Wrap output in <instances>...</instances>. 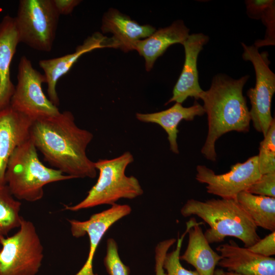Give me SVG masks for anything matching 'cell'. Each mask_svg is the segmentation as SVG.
<instances>
[{"mask_svg":"<svg viewBox=\"0 0 275 275\" xmlns=\"http://www.w3.org/2000/svg\"><path fill=\"white\" fill-rule=\"evenodd\" d=\"M180 212L184 217L196 215L209 225L204 234L210 244L222 242L226 237H234L249 248L260 239L258 227L235 199L201 201L190 199Z\"/></svg>","mask_w":275,"mask_h":275,"instance_id":"3957f363","label":"cell"},{"mask_svg":"<svg viewBox=\"0 0 275 275\" xmlns=\"http://www.w3.org/2000/svg\"><path fill=\"white\" fill-rule=\"evenodd\" d=\"M195 219L188 230V241L180 260L193 266L200 275H214L221 257L210 246L200 225Z\"/></svg>","mask_w":275,"mask_h":275,"instance_id":"ffe728a7","label":"cell"},{"mask_svg":"<svg viewBox=\"0 0 275 275\" xmlns=\"http://www.w3.org/2000/svg\"><path fill=\"white\" fill-rule=\"evenodd\" d=\"M245 4L248 16L253 19H259L271 6L274 5V1H246Z\"/></svg>","mask_w":275,"mask_h":275,"instance_id":"83f0119b","label":"cell"},{"mask_svg":"<svg viewBox=\"0 0 275 275\" xmlns=\"http://www.w3.org/2000/svg\"><path fill=\"white\" fill-rule=\"evenodd\" d=\"M235 200L257 227L275 231V198L252 194L245 190Z\"/></svg>","mask_w":275,"mask_h":275,"instance_id":"44dd1931","label":"cell"},{"mask_svg":"<svg viewBox=\"0 0 275 275\" xmlns=\"http://www.w3.org/2000/svg\"><path fill=\"white\" fill-rule=\"evenodd\" d=\"M134 160L133 155L126 151L112 159H99L94 162L99 171L95 184L81 201L73 206H65V210L76 211L101 205H113L121 199H133L144 191L138 179L125 174L127 167Z\"/></svg>","mask_w":275,"mask_h":275,"instance_id":"5b68a950","label":"cell"},{"mask_svg":"<svg viewBox=\"0 0 275 275\" xmlns=\"http://www.w3.org/2000/svg\"><path fill=\"white\" fill-rule=\"evenodd\" d=\"M72 179L58 170L44 166L30 139L13 152L5 174V183L13 196L30 202L43 198L46 184Z\"/></svg>","mask_w":275,"mask_h":275,"instance_id":"277c9868","label":"cell"},{"mask_svg":"<svg viewBox=\"0 0 275 275\" xmlns=\"http://www.w3.org/2000/svg\"><path fill=\"white\" fill-rule=\"evenodd\" d=\"M33 120L10 105L0 110V185L5 184L9 159L14 150L30 139Z\"/></svg>","mask_w":275,"mask_h":275,"instance_id":"5bb4252c","label":"cell"},{"mask_svg":"<svg viewBox=\"0 0 275 275\" xmlns=\"http://www.w3.org/2000/svg\"><path fill=\"white\" fill-rule=\"evenodd\" d=\"M0 275H36L44 257V248L37 229L23 218L13 235L0 239Z\"/></svg>","mask_w":275,"mask_h":275,"instance_id":"8992f818","label":"cell"},{"mask_svg":"<svg viewBox=\"0 0 275 275\" xmlns=\"http://www.w3.org/2000/svg\"><path fill=\"white\" fill-rule=\"evenodd\" d=\"M59 17L52 0L19 1L15 19L20 43L39 51H51Z\"/></svg>","mask_w":275,"mask_h":275,"instance_id":"52a82bcc","label":"cell"},{"mask_svg":"<svg viewBox=\"0 0 275 275\" xmlns=\"http://www.w3.org/2000/svg\"><path fill=\"white\" fill-rule=\"evenodd\" d=\"M55 8L60 15L71 14L81 2L80 0H52Z\"/></svg>","mask_w":275,"mask_h":275,"instance_id":"f1b7e54d","label":"cell"},{"mask_svg":"<svg viewBox=\"0 0 275 275\" xmlns=\"http://www.w3.org/2000/svg\"><path fill=\"white\" fill-rule=\"evenodd\" d=\"M19 43L15 17L7 15L0 22V110L10 106L14 92L10 67Z\"/></svg>","mask_w":275,"mask_h":275,"instance_id":"e0dca14e","label":"cell"},{"mask_svg":"<svg viewBox=\"0 0 275 275\" xmlns=\"http://www.w3.org/2000/svg\"><path fill=\"white\" fill-rule=\"evenodd\" d=\"M214 275H241L234 272L224 270L223 268L215 269Z\"/></svg>","mask_w":275,"mask_h":275,"instance_id":"f546056e","label":"cell"},{"mask_svg":"<svg viewBox=\"0 0 275 275\" xmlns=\"http://www.w3.org/2000/svg\"><path fill=\"white\" fill-rule=\"evenodd\" d=\"M246 191L256 195L275 198V172L261 175Z\"/></svg>","mask_w":275,"mask_h":275,"instance_id":"484cf974","label":"cell"},{"mask_svg":"<svg viewBox=\"0 0 275 275\" xmlns=\"http://www.w3.org/2000/svg\"><path fill=\"white\" fill-rule=\"evenodd\" d=\"M260 142L258 156V168L261 175L275 172V121L270 126Z\"/></svg>","mask_w":275,"mask_h":275,"instance_id":"603a6c76","label":"cell"},{"mask_svg":"<svg viewBox=\"0 0 275 275\" xmlns=\"http://www.w3.org/2000/svg\"><path fill=\"white\" fill-rule=\"evenodd\" d=\"M189 29L182 20L155 31L148 37L138 41L134 50L144 58L145 69L150 71L156 60L171 45L182 43L189 36Z\"/></svg>","mask_w":275,"mask_h":275,"instance_id":"ac0fdd59","label":"cell"},{"mask_svg":"<svg viewBox=\"0 0 275 275\" xmlns=\"http://www.w3.org/2000/svg\"><path fill=\"white\" fill-rule=\"evenodd\" d=\"M241 45L242 58L252 63L256 74L255 86L246 92L251 105V120L255 129L264 136L274 120L271 114V102L275 92V74L269 67L267 52L260 53L256 46H248L243 43Z\"/></svg>","mask_w":275,"mask_h":275,"instance_id":"ba28073f","label":"cell"},{"mask_svg":"<svg viewBox=\"0 0 275 275\" xmlns=\"http://www.w3.org/2000/svg\"><path fill=\"white\" fill-rule=\"evenodd\" d=\"M196 170V179L207 184L208 193L228 199H235L238 194L246 190L261 176L257 155L237 162L231 166L229 172L222 174H216L203 165H198Z\"/></svg>","mask_w":275,"mask_h":275,"instance_id":"30bf717a","label":"cell"},{"mask_svg":"<svg viewBox=\"0 0 275 275\" xmlns=\"http://www.w3.org/2000/svg\"><path fill=\"white\" fill-rule=\"evenodd\" d=\"M17 80L10 105L13 109L33 121L60 113L42 90V84L46 82L44 74L35 69L25 56L18 64Z\"/></svg>","mask_w":275,"mask_h":275,"instance_id":"9c48e42d","label":"cell"},{"mask_svg":"<svg viewBox=\"0 0 275 275\" xmlns=\"http://www.w3.org/2000/svg\"><path fill=\"white\" fill-rule=\"evenodd\" d=\"M248 248L251 251L264 256L272 257L275 255V231L260 239Z\"/></svg>","mask_w":275,"mask_h":275,"instance_id":"4316f807","label":"cell"},{"mask_svg":"<svg viewBox=\"0 0 275 275\" xmlns=\"http://www.w3.org/2000/svg\"><path fill=\"white\" fill-rule=\"evenodd\" d=\"M194 220L195 218H192L186 223V230L180 238H178L175 250L166 254L163 263V268L167 271L166 275H200L196 270L185 269L180 261V253L183 239Z\"/></svg>","mask_w":275,"mask_h":275,"instance_id":"cb8c5ba5","label":"cell"},{"mask_svg":"<svg viewBox=\"0 0 275 275\" xmlns=\"http://www.w3.org/2000/svg\"><path fill=\"white\" fill-rule=\"evenodd\" d=\"M209 37L203 33L189 35L182 43L185 51V61L181 74L175 84L172 97L166 105L175 102H183L188 97L200 99L203 90L201 88L197 69L198 57Z\"/></svg>","mask_w":275,"mask_h":275,"instance_id":"7c38bea8","label":"cell"},{"mask_svg":"<svg viewBox=\"0 0 275 275\" xmlns=\"http://www.w3.org/2000/svg\"><path fill=\"white\" fill-rule=\"evenodd\" d=\"M107 39L99 32H96L86 39L74 52L58 58L39 61V65L43 70L46 78L48 98L54 105L58 107L60 105L56 90L58 81L70 70L82 54L96 49L108 47Z\"/></svg>","mask_w":275,"mask_h":275,"instance_id":"2e32d148","label":"cell"},{"mask_svg":"<svg viewBox=\"0 0 275 275\" xmlns=\"http://www.w3.org/2000/svg\"><path fill=\"white\" fill-rule=\"evenodd\" d=\"M21 202L10 193L6 184L0 185V239L19 228L23 218L20 214Z\"/></svg>","mask_w":275,"mask_h":275,"instance_id":"7402d4cb","label":"cell"},{"mask_svg":"<svg viewBox=\"0 0 275 275\" xmlns=\"http://www.w3.org/2000/svg\"><path fill=\"white\" fill-rule=\"evenodd\" d=\"M30 140L56 169L75 178H94L97 170L86 150L93 133L79 127L68 111L33 121Z\"/></svg>","mask_w":275,"mask_h":275,"instance_id":"6da1fadb","label":"cell"},{"mask_svg":"<svg viewBox=\"0 0 275 275\" xmlns=\"http://www.w3.org/2000/svg\"><path fill=\"white\" fill-rule=\"evenodd\" d=\"M101 29L103 33L113 34L108 38L109 47L120 48L124 52L134 50L138 41L148 37L156 31L153 26L141 25L114 8L103 15Z\"/></svg>","mask_w":275,"mask_h":275,"instance_id":"9a60e30c","label":"cell"},{"mask_svg":"<svg viewBox=\"0 0 275 275\" xmlns=\"http://www.w3.org/2000/svg\"><path fill=\"white\" fill-rule=\"evenodd\" d=\"M131 208L126 204H114L104 211L92 215L84 221L68 219L72 236L79 238L87 234L90 249L83 266L75 275H97L94 273L93 262L97 248L108 229L116 222L130 213Z\"/></svg>","mask_w":275,"mask_h":275,"instance_id":"8fae6325","label":"cell"},{"mask_svg":"<svg viewBox=\"0 0 275 275\" xmlns=\"http://www.w3.org/2000/svg\"><path fill=\"white\" fill-rule=\"evenodd\" d=\"M221 259L218 265L241 275H275V258L264 257L239 246L233 240L216 248Z\"/></svg>","mask_w":275,"mask_h":275,"instance_id":"4fadbf2b","label":"cell"},{"mask_svg":"<svg viewBox=\"0 0 275 275\" xmlns=\"http://www.w3.org/2000/svg\"><path fill=\"white\" fill-rule=\"evenodd\" d=\"M205 114L202 105L195 101L190 107H184L181 103L176 102L167 109L151 113H136V118L142 122L155 123L161 126L168 134L170 150L179 154L177 142L179 130L177 127L182 120L193 121L197 116Z\"/></svg>","mask_w":275,"mask_h":275,"instance_id":"d6986e66","label":"cell"},{"mask_svg":"<svg viewBox=\"0 0 275 275\" xmlns=\"http://www.w3.org/2000/svg\"><path fill=\"white\" fill-rule=\"evenodd\" d=\"M103 262L109 275L130 274V268L124 264L120 259L118 245L113 238H109L107 240L106 253ZM156 275L166 274L156 272Z\"/></svg>","mask_w":275,"mask_h":275,"instance_id":"d4e9b609","label":"cell"},{"mask_svg":"<svg viewBox=\"0 0 275 275\" xmlns=\"http://www.w3.org/2000/svg\"><path fill=\"white\" fill-rule=\"evenodd\" d=\"M249 77L246 75L234 79L224 74H216L210 88L203 91L200 96L208 126L201 153L208 160H216L215 143L222 135L231 131H249L251 117L242 93Z\"/></svg>","mask_w":275,"mask_h":275,"instance_id":"7a4b0ae2","label":"cell"}]
</instances>
